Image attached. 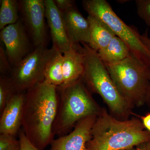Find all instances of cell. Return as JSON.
Listing matches in <instances>:
<instances>
[{"label":"cell","instance_id":"28","mask_svg":"<svg viewBox=\"0 0 150 150\" xmlns=\"http://www.w3.org/2000/svg\"><path fill=\"white\" fill-rule=\"evenodd\" d=\"M149 79V85L147 92L146 96L145 104H147L149 106H150V70Z\"/></svg>","mask_w":150,"mask_h":150},{"label":"cell","instance_id":"16","mask_svg":"<svg viewBox=\"0 0 150 150\" xmlns=\"http://www.w3.org/2000/svg\"><path fill=\"white\" fill-rule=\"evenodd\" d=\"M97 52L105 65L118 63L131 54L130 49L126 43L116 36L112 38L105 48Z\"/></svg>","mask_w":150,"mask_h":150},{"label":"cell","instance_id":"8","mask_svg":"<svg viewBox=\"0 0 150 150\" xmlns=\"http://www.w3.org/2000/svg\"><path fill=\"white\" fill-rule=\"evenodd\" d=\"M18 2L23 22L35 48L46 45L44 0H22Z\"/></svg>","mask_w":150,"mask_h":150},{"label":"cell","instance_id":"5","mask_svg":"<svg viewBox=\"0 0 150 150\" xmlns=\"http://www.w3.org/2000/svg\"><path fill=\"white\" fill-rule=\"evenodd\" d=\"M105 65L117 89L131 107L145 104L150 67L132 54L121 62Z\"/></svg>","mask_w":150,"mask_h":150},{"label":"cell","instance_id":"1","mask_svg":"<svg viewBox=\"0 0 150 150\" xmlns=\"http://www.w3.org/2000/svg\"><path fill=\"white\" fill-rule=\"evenodd\" d=\"M58 88L45 81L25 92L22 127L30 141L43 150L54 139V123L58 112Z\"/></svg>","mask_w":150,"mask_h":150},{"label":"cell","instance_id":"23","mask_svg":"<svg viewBox=\"0 0 150 150\" xmlns=\"http://www.w3.org/2000/svg\"><path fill=\"white\" fill-rule=\"evenodd\" d=\"M18 135L20 150H40L31 143L25 134L22 129L20 130Z\"/></svg>","mask_w":150,"mask_h":150},{"label":"cell","instance_id":"14","mask_svg":"<svg viewBox=\"0 0 150 150\" xmlns=\"http://www.w3.org/2000/svg\"><path fill=\"white\" fill-rule=\"evenodd\" d=\"M62 69L64 83L61 87L71 85L82 79L84 64L83 55L79 43L74 45L63 54Z\"/></svg>","mask_w":150,"mask_h":150},{"label":"cell","instance_id":"4","mask_svg":"<svg viewBox=\"0 0 150 150\" xmlns=\"http://www.w3.org/2000/svg\"><path fill=\"white\" fill-rule=\"evenodd\" d=\"M57 88L59 103L54 125L55 136L67 135L79 121L88 116H98L101 112L102 108L93 99L82 79Z\"/></svg>","mask_w":150,"mask_h":150},{"label":"cell","instance_id":"15","mask_svg":"<svg viewBox=\"0 0 150 150\" xmlns=\"http://www.w3.org/2000/svg\"><path fill=\"white\" fill-rule=\"evenodd\" d=\"M87 18L90 24V39L88 45L98 52L105 48L115 35L110 28L99 19L91 15Z\"/></svg>","mask_w":150,"mask_h":150},{"label":"cell","instance_id":"6","mask_svg":"<svg viewBox=\"0 0 150 150\" xmlns=\"http://www.w3.org/2000/svg\"><path fill=\"white\" fill-rule=\"evenodd\" d=\"M82 4L88 14L97 18L108 26L115 36L123 41L131 54L141 63L150 67V51L142 43L136 28L126 24L105 0H83Z\"/></svg>","mask_w":150,"mask_h":150},{"label":"cell","instance_id":"20","mask_svg":"<svg viewBox=\"0 0 150 150\" xmlns=\"http://www.w3.org/2000/svg\"><path fill=\"white\" fill-rule=\"evenodd\" d=\"M136 4L138 15L150 27V0H137Z\"/></svg>","mask_w":150,"mask_h":150},{"label":"cell","instance_id":"17","mask_svg":"<svg viewBox=\"0 0 150 150\" xmlns=\"http://www.w3.org/2000/svg\"><path fill=\"white\" fill-rule=\"evenodd\" d=\"M63 54L56 51L45 67L44 81L57 88L63 85Z\"/></svg>","mask_w":150,"mask_h":150},{"label":"cell","instance_id":"3","mask_svg":"<svg viewBox=\"0 0 150 150\" xmlns=\"http://www.w3.org/2000/svg\"><path fill=\"white\" fill-rule=\"evenodd\" d=\"M84 72L82 80L89 90L99 95L106 103L111 115L121 120L133 114L131 107L117 89L97 51L86 43H82Z\"/></svg>","mask_w":150,"mask_h":150},{"label":"cell","instance_id":"2","mask_svg":"<svg viewBox=\"0 0 150 150\" xmlns=\"http://www.w3.org/2000/svg\"><path fill=\"white\" fill-rule=\"evenodd\" d=\"M91 136L88 150H127L150 141V133L139 117L120 120L105 108L97 117Z\"/></svg>","mask_w":150,"mask_h":150},{"label":"cell","instance_id":"25","mask_svg":"<svg viewBox=\"0 0 150 150\" xmlns=\"http://www.w3.org/2000/svg\"><path fill=\"white\" fill-rule=\"evenodd\" d=\"M141 119L145 129L150 133V112L147 113L144 116L136 115Z\"/></svg>","mask_w":150,"mask_h":150},{"label":"cell","instance_id":"9","mask_svg":"<svg viewBox=\"0 0 150 150\" xmlns=\"http://www.w3.org/2000/svg\"><path fill=\"white\" fill-rule=\"evenodd\" d=\"M27 32L21 19L1 30V39L5 46L9 62L13 68L33 51L30 50L31 45Z\"/></svg>","mask_w":150,"mask_h":150},{"label":"cell","instance_id":"12","mask_svg":"<svg viewBox=\"0 0 150 150\" xmlns=\"http://www.w3.org/2000/svg\"><path fill=\"white\" fill-rule=\"evenodd\" d=\"M25 92H16L1 112L0 134L16 137L22 126Z\"/></svg>","mask_w":150,"mask_h":150},{"label":"cell","instance_id":"30","mask_svg":"<svg viewBox=\"0 0 150 150\" xmlns=\"http://www.w3.org/2000/svg\"><path fill=\"white\" fill-rule=\"evenodd\" d=\"M127 150H136V149H135V148H133Z\"/></svg>","mask_w":150,"mask_h":150},{"label":"cell","instance_id":"27","mask_svg":"<svg viewBox=\"0 0 150 150\" xmlns=\"http://www.w3.org/2000/svg\"><path fill=\"white\" fill-rule=\"evenodd\" d=\"M135 149L136 150H150V141L138 145Z\"/></svg>","mask_w":150,"mask_h":150},{"label":"cell","instance_id":"7","mask_svg":"<svg viewBox=\"0 0 150 150\" xmlns=\"http://www.w3.org/2000/svg\"><path fill=\"white\" fill-rule=\"evenodd\" d=\"M56 51L40 45L13 67L9 77L15 91L25 92L44 81L45 67Z\"/></svg>","mask_w":150,"mask_h":150},{"label":"cell","instance_id":"24","mask_svg":"<svg viewBox=\"0 0 150 150\" xmlns=\"http://www.w3.org/2000/svg\"><path fill=\"white\" fill-rule=\"evenodd\" d=\"M59 10L61 12L66 10L75 4V1L73 0H54Z\"/></svg>","mask_w":150,"mask_h":150},{"label":"cell","instance_id":"26","mask_svg":"<svg viewBox=\"0 0 150 150\" xmlns=\"http://www.w3.org/2000/svg\"><path fill=\"white\" fill-rule=\"evenodd\" d=\"M148 30H146L144 34L141 35L140 38L143 44L150 51V38L148 36Z\"/></svg>","mask_w":150,"mask_h":150},{"label":"cell","instance_id":"21","mask_svg":"<svg viewBox=\"0 0 150 150\" xmlns=\"http://www.w3.org/2000/svg\"><path fill=\"white\" fill-rule=\"evenodd\" d=\"M20 145L15 137L8 134L0 135V150H11Z\"/></svg>","mask_w":150,"mask_h":150},{"label":"cell","instance_id":"18","mask_svg":"<svg viewBox=\"0 0 150 150\" xmlns=\"http://www.w3.org/2000/svg\"><path fill=\"white\" fill-rule=\"evenodd\" d=\"M19 2L16 0H1L0 29L18 21Z\"/></svg>","mask_w":150,"mask_h":150},{"label":"cell","instance_id":"22","mask_svg":"<svg viewBox=\"0 0 150 150\" xmlns=\"http://www.w3.org/2000/svg\"><path fill=\"white\" fill-rule=\"evenodd\" d=\"M13 67L9 62L7 55L1 45L0 47V73L1 75L6 76V74L11 72Z\"/></svg>","mask_w":150,"mask_h":150},{"label":"cell","instance_id":"19","mask_svg":"<svg viewBox=\"0 0 150 150\" xmlns=\"http://www.w3.org/2000/svg\"><path fill=\"white\" fill-rule=\"evenodd\" d=\"M16 92L14 88L9 77L0 76V112H1L14 93Z\"/></svg>","mask_w":150,"mask_h":150},{"label":"cell","instance_id":"10","mask_svg":"<svg viewBox=\"0 0 150 150\" xmlns=\"http://www.w3.org/2000/svg\"><path fill=\"white\" fill-rule=\"evenodd\" d=\"M97 117L88 116L79 121L69 133L53 140L50 150H88L87 144L91 139Z\"/></svg>","mask_w":150,"mask_h":150},{"label":"cell","instance_id":"13","mask_svg":"<svg viewBox=\"0 0 150 150\" xmlns=\"http://www.w3.org/2000/svg\"><path fill=\"white\" fill-rule=\"evenodd\" d=\"M68 36L73 45H89L90 39L88 20L81 14L76 5L62 12Z\"/></svg>","mask_w":150,"mask_h":150},{"label":"cell","instance_id":"29","mask_svg":"<svg viewBox=\"0 0 150 150\" xmlns=\"http://www.w3.org/2000/svg\"><path fill=\"white\" fill-rule=\"evenodd\" d=\"M11 150H20V144L17 146L16 147Z\"/></svg>","mask_w":150,"mask_h":150},{"label":"cell","instance_id":"11","mask_svg":"<svg viewBox=\"0 0 150 150\" xmlns=\"http://www.w3.org/2000/svg\"><path fill=\"white\" fill-rule=\"evenodd\" d=\"M45 16L50 28L53 46L57 51L64 54L73 47L69 40L62 12L54 0H44Z\"/></svg>","mask_w":150,"mask_h":150}]
</instances>
